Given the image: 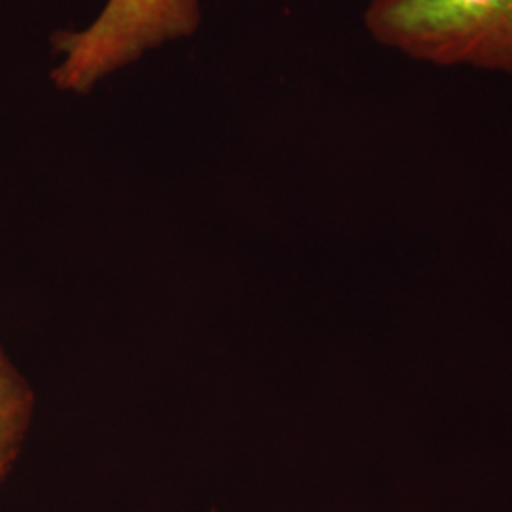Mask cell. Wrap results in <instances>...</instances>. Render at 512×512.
<instances>
[{"label": "cell", "instance_id": "obj_1", "mask_svg": "<svg viewBox=\"0 0 512 512\" xmlns=\"http://www.w3.org/2000/svg\"><path fill=\"white\" fill-rule=\"evenodd\" d=\"M365 25L421 63L512 74V0H370Z\"/></svg>", "mask_w": 512, "mask_h": 512}, {"label": "cell", "instance_id": "obj_2", "mask_svg": "<svg viewBox=\"0 0 512 512\" xmlns=\"http://www.w3.org/2000/svg\"><path fill=\"white\" fill-rule=\"evenodd\" d=\"M200 18V0H107L84 31L55 42L63 61L52 78L61 90L88 93L150 50L190 37Z\"/></svg>", "mask_w": 512, "mask_h": 512}, {"label": "cell", "instance_id": "obj_3", "mask_svg": "<svg viewBox=\"0 0 512 512\" xmlns=\"http://www.w3.org/2000/svg\"><path fill=\"white\" fill-rule=\"evenodd\" d=\"M33 410V395L0 351V478L16 459Z\"/></svg>", "mask_w": 512, "mask_h": 512}]
</instances>
